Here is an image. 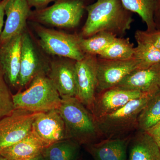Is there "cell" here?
<instances>
[{
	"mask_svg": "<svg viewBox=\"0 0 160 160\" xmlns=\"http://www.w3.org/2000/svg\"><path fill=\"white\" fill-rule=\"evenodd\" d=\"M86 9L88 16L81 36L84 38L102 32L116 36L124 34L130 29L133 21L121 0H97L86 6Z\"/></svg>",
	"mask_w": 160,
	"mask_h": 160,
	"instance_id": "6da1fadb",
	"label": "cell"
},
{
	"mask_svg": "<svg viewBox=\"0 0 160 160\" xmlns=\"http://www.w3.org/2000/svg\"><path fill=\"white\" fill-rule=\"evenodd\" d=\"M58 109L65 122L67 139L89 145L103 137L93 115L76 98H62Z\"/></svg>",
	"mask_w": 160,
	"mask_h": 160,
	"instance_id": "7a4b0ae2",
	"label": "cell"
},
{
	"mask_svg": "<svg viewBox=\"0 0 160 160\" xmlns=\"http://www.w3.org/2000/svg\"><path fill=\"white\" fill-rule=\"evenodd\" d=\"M15 109L42 112L58 109L62 98L47 75L36 77L29 87L12 95Z\"/></svg>",
	"mask_w": 160,
	"mask_h": 160,
	"instance_id": "3957f363",
	"label": "cell"
},
{
	"mask_svg": "<svg viewBox=\"0 0 160 160\" xmlns=\"http://www.w3.org/2000/svg\"><path fill=\"white\" fill-rule=\"evenodd\" d=\"M154 95H146L132 100L114 112L96 119L102 136L106 138H120L138 129L139 115Z\"/></svg>",
	"mask_w": 160,
	"mask_h": 160,
	"instance_id": "277c9868",
	"label": "cell"
},
{
	"mask_svg": "<svg viewBox=\"0 0 160 160\" xmlns=\"http://www.w3.org/2000/svg\"><path fill=\"white\" fill-rule=\"evenodd\" d=\"M86 7L84 0H58L49 7L32 11L29 18L48 26L73 28L79 24Z\"/></svg>",
	"mask_w": 160,
	"mask_h": 160,
	"instance_id": "5b68a950",
	"label": "cell"
},
{
	"mask_svg": "<svg viewBox=\"0 0 160 160\" xmlns=\"http://www.w3.org/2000/svg\"><path fill=\"white\" fill-rule=\"evenodd\" d=\"M37 25L35 26V29L39 38V44L46 53L75 61L84 58L85 54L80 47L81 36L69 34Z\"/></svg>",
	"mask_w": 160,
	"mask_h": 160,
	"instance_id": "8992f818",
	"label": "cell"
},
{
	"mask_svg": "<svg viewBox=\"0 0 160 160\" xmlns=\"http://www.w3.org/2000/svg\"><path fill=\"white\" fill-rule=\"evenodd\" d=\"M39 112L14 109L11 114L0 120V151L27 136Z\"/></svg>",
	"mask_w": 160,
	"mask_h": 160,
	"instance_id": "52a82bcc",
	"label": "cell"
},
{
	"mask_svg": "<svg viewBox=\"0 0 160 160\" xmlns=\"http://www.w3.org/2000/svg\"><path fill=\"white\" fill-rule=\"evenodd\" d=\"M97 56L85 54L75 63L78 86L77 98L91 112L97 88Z\"/></svg>",
	"mask_w": 160,
	"mask_h": 160,
	"instance_id": "ba28073f",
	"label": "cell"
},
{
	"mask_svg": "<svg viewBox=\"0 0 160 160\" xmlns=\"http://www.w3.org/2000/svg\"><path fill=\"white\" fill-rule=\"evenodd\" d=\"M49 68V63L43 61L31 36L27 32H23L19 87H25L38 76L47 75Z\"/></svg>",
	"mask_w": 160,
	"mask_h": 160,
	"instance_id": "9c48e42d",
	"label": "cell"
},
{
	"mask_svg": "<svg viewBox=\"0 0 160 160\" xmlns=\"http://www.w3.org/2000/svg\"><path fill=\"white\" fill-rule=\"evenodd\" d=\"M32 131L46 147L67 139L66 126L58 109L40 112L33 121Z\"/></svg>",
	"mask_w": 160,
	"mask_h": 160,
	"instance_id": "30bf717a",
	"label": "cell"
},
{
	"mask_svg": "<svg viewBox=\"0 0 160 160\" xmlns=\"http://www.w3.org/2000/svg\"><path fill=\"white\" fill-rule=\"evenodd\" d=\"M76 62L67 58L58 57L49 63L47 76L61 98L77 97Z\"/></svg>",
	"mask_w": 160,
	"mask_h": 160,
	"instance_id": "8fae6325",
	"label": "cell"
},
{
	"mask_svg": "<svg viewBox=\"0 0 160 160\" xmlns=\"http://www.w3.org/2000/svg\"><path fill=\"white\" fill-rule=\"evenodd\" d=\"M138 69L134 58L113 60L98 58L96 94L115 87L127 75Z\"/></svg>",
	"mask_w": 160,
	"mask_h": 160,
	"instance_id": "7c38bea8",
	"label": "cell"
},
{
	"mask_svg": "<svg viewBox=\"0 0 160 160\" xmlns=\"http://www.w3.org/2000/svg\"><path fill=\"white\" fill-rule=\"evenodd\" d=\"M146 95L148 94L140 91L113 87L96 95L91 112L97 119L114 112L130 101Z\"/></svg>",
	"mask_w": 160,
	"mask_h": 160,
	"instance_id": "4fadbf2b",
	"label": "cell"
},
{
	"mask_svg": "<svg viewBox=\"0 0 160 160\" xmlns=\"http://www.w3.org/2000/svg\"><path fill=\"white\" fill-rule=\"evenodd\" d=\"M22 34L0 45V71L7 84L12 87L19 86Z\"/></svg>",
	"mask_w": 160,
	"mask_h": 160,
	"instance_id": "5bb4252c",
	"label": "cell"
},
{
	"mask_svg": "<svg viewBox=\"0 0 160 160\" xmlns=\"http://www.w3.org/2000/svg\"><path fill=\"white\" fill-rule=\"evenodd\" d=\"M115 87L145 94H156L160 91V64L146 69H135Z\"/></svg>",
	"mask_w": 160,
	"mask_h": 160,
	"instance_id": "9a60e30c",
	"label": "cell"
},
{
	"mask_svg": "<svg viewBox=\"0 0 160 160\" xmlns=\"http://www.w3.org/2000/svg\"><path fill=\"white\" fill-rule=\"evenodd\" d=\"M5 11L6 19L0 37V45L23 33L32 12L26 0H9Z\"/></svg>",
	"mask_w": 160,
	"mask_h": 160,
	"instance_id": "2e32d148",
	"label": "cell"
},
{
	"mask_svg": "<svg viewBox=\"0 0 160 160\" xmlns=\"http://www.w3.org/2000/svg\"><path fill=\"white\" fill-rule=\"evenodd\" d=\"M130 137L106 138L88 145V149L95 160H127Z\"/></svg>",
	"mask_w": 160,
	"mask_h": 160,
	"instance_id": "e0dca14e",
	"label": "cell"
},
{
	"mask_svg": "<svg viewBox=\"0 0 160 160\" xmlns=\"http://www.w3.org/2000/svg\"><path fill=\"white\" fill-rule=\"evenodd\" d=\"M45 145L32 131L23 139L0 151L7 160H28L42 154Z\"/></svg>",
	"mask_w": 160,
	"mask_h": 160,
	"instance_id": "ac0fdd59",
	"label": "cell"
},
{
	"mask_svg": "<svg viewBox=\"0 0 160 160\" xmlns=\"http://www.w3.org/2000/svg\"><path fill=\"white\" fill-rule=\"evenodd\" d=\"M129 144V160H160V148L147 132L140 131Z\"/></svg>",
	"mask_w": 160,
	"mask_h": 160,
	"instance_id": "d6986e66",
	"label": "cell"
},
{
	"mask_svg": "<svg viewBox=\"0 0 160 160\" xmlns=\"http://www.w3.org/2000/svg\"><path fill=\"white\" fill-rule=\"evenodd\" d=\"M123 6L128 11L137 13L146 23L147 31H156L154 14L158 0H121Z\"/></svg>",
	"mask_w": 160,
	"mask_h": 160,
	"instance_id": "ffe728a7",
	"label": "cell"
},
{
	"mask_svg": "<svg viewBox=\"0 0 160 160\" xmlns=\"http://www.w3.org/2000/svg\"><path fill=\"white\" fill-rule=\"evenodd\" d=\"M79 144L73 140L66 139L55 143L44 149L43 160H76Z\"/></svg>",
	"mask_w": 160,
	"mask_h": 160,
	"instance_id": "44dd1931",
	"label": "cell"
},
{
	"mask_svg": "<svg viewBox=\"0 0 160 160\" xmlns=\"http://www.w3.org/2000/svg\"><path fill=\"white\" fill-rule=\"evenodd\" d=\"M129 38H117L98 55L104 59L127 60L133 58L135 48Z\"/></svg>",
	"mask_w": 160,
	"mask_h": 160,
	"instance_id": "7402d4cb",
	"label": "cell"
},
{
	"mask_svg": "<svg viewBox=\"0 0 160 160\" xmlns=\"http://www.w3.org/2000/svg\"><path fill=\"white\" fill-rule=\"evenodd\" d=\"M117 38L116 35L102 32L90 37H81L80 47L85 54L98 56L110 45Z\"/></svg>",
	"mask_w": 160,
	"mask_h": 160,
	"instance_id": "603a6c76",
	"label": "cell"
},
{
	"mask_svg": "<svg viewBox=\"0 0 160 160\" xmlns=\"http://www.w3.org/2000/svg\"><path fill=\"white\" fill-rule=\"evenodd\" d=\"M160 121V91L153 95L138 118V129L146 131Z\"/></svg>",
	"mask_w": 160,
	"mask_h": 160,
	"instance_id": "cb8c5ba5",
	"label": "cell"
},
{
	"mask_svg": "<svg viewBox=\"0 0 160 160\" xmlns=\"http://www.w3.org/2000/svg\"><path fill=\"white\" fill-rule=\"evenodd\" d=\"M133 58L136 61L138 69H146L160 64V50L149 43L137 41Z\"/></svg>",
	"mask_w": 160,
	"mask_h": 160,
	"instance_id": "d4e9b609",
	"label": "cell"
},
{
	"mask_svg": "<svg viewBox=\"0 0 160 160\" xmlns=\"http://www.w3.org/2000/svg\"><path fill=\"white\" fill-rule=\"evenodd\" d=\"M12 96L0 71V120L11 114L14 110Z\"/></svg>",
	"mask_w": 160,
	"mask_h": 160,
	"instance_id": "484cf974",
	"label": "cell"
},
{
	"mask_svg": "<svg viewBox=\"0 0 160 160\" xmlns=\"http://www.w3.org/2000/svg\"><path fill=\"white\" fill-rule=\"evenodd\" d=\"M136 41L145 42L160 50V31L152 32L138 30L135 33Z\"/></svg>",
	"mask_w": 160,
	"mask_h": 160,
	"instance_id": "4316f807",
	"label": "cell"
},
{
	"mask_svg": "<svg viewBox=\"0 0 160 160\" xmlns=\"http://www.w3.org/2000/svg\"><path fill=\"white\" fill-rule=\"evenodd\" d=\"M30 8H34L38 10L46 8L52 2H55L58 0H26Z\"/></svg>",
	"mask_w": 160,
	"mask_h": 160,
	"instance_id": "83f0119b",
	"label": "cell"
},
{
	"mask_svg": "<svg viewBox=\"0 0 160 160\" xmlns=\"http://www.w3.org/2000/svg\"><path fill=\"white\" fill-rule=\"evenodd\" d=\"M146 132L151 136L160 148V121Z\"/></svg>",
	"mask_w": 160,
	"mask_h": 160,
	"instance_id": "f1b7e54d",
	"label": "cell"
},
{
	"mask_svg": "<svg viewBox=\"0 0 160 160\" xmlns=\"http://www.w3.org/2000/svg\"><path fill=\"white\" fill-rule=\"evenodd\" d=\"M9 0H2L0 2V37L3 31L5 7Z\"/></svg>",
	"mask_w": 160,
	"mask_h": 160,
	"instance_id": "f546056e",
	"label": "cell"
},
{
	"mask_svg": "<svg viewBox=\"0 0 160 160\" xmlns=\"http://www.w3.org/2000/svg\"><path fill=\"white\" fill-rule=\"evenodd\" d=\"M28 160H43L42 157V154L36 157L30 159Z\"/></svg>",
	"mask_w": 160,
	"mask_h": 160,
	"instance_id": "4dcf8cb0",
	"label": "cell"
},
{
	"mask_svg": "<svg viewBox=\"0 0 160 160\" xmlns=\"http://www.w3.org/2000/svg\"><path fill=\"white\" fill-rule=\"evenodd\" d=\"M0 160H7L5 158L3 157L1 155H0Z\"/></svg>",
	"mask_w": 160,
	"mask_h": 160,
	"instance_id": "1f68e13d",
	"label": "cell"
},
{
	"mask_svg": "<svg viewBox=\"0 0 160 160\" xmlns=\"http://www.w3.org/2000/svg\"><path fill=\"white\" fill-rule=\"evenodd\" d=\"M159 1L160 4V0H159Z\"/></svg>",
	"mask_w": 160,
	"mask_h": 160,
	"instance_id": "d6a6232c",
	"label": "cell"
},
{
	"mask_svg": "<svg viewBox=\"0 0 160 160\" xmlns=\"http://www.w3.org/2000/svg\"><path fill=\"white\" fill-rule=\"evenodd\" d=\"M2 0H0V2H1V1H2Z\"/></svg>",
	"mask_w": 160,
	"mask_h": 160,
	"instance_id": "836d02e7",
	"label": "cell"
}]
</instances>
